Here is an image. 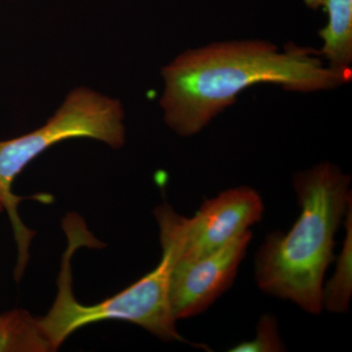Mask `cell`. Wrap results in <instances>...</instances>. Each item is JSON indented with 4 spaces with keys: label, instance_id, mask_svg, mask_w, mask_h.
<instances>
[{
    "label": "cell",
    "instance_id": "52a82bcc",
    "mask_svg": "<svg viewBox=\"0 0 352 352\" xmlns=\"http://www.w3.org/2000/svg\"><path fill=\"white\" fill-rule=\"evenodd\" d=\"M308 8H323L327 25L319 32L323 46L321 57L331 68L352 72V0H303Z\"/></svg>",
    "mask_w": 352,
    "mask_h": 352
},
{
    "label": "cell",
    "instance_id": "ba28073f",
    "mask_svg": "<svg viewBox=\"0 0 352 352\" xmlns=\"http://www.w3.org/2000/svg\"><path fill=\"white\" fill-rule=\"evenodd\" d=\"M55 351L39 317L28 310L13 309L0 314V352H52Z\"/></svg>",
    "mask_w": 352,
    "mask_h": 352
},
{
    "label": "cell",
    "instance_id": "5b68a950",
    "mask_svg": "<svg viewBox=\"0 0 352 352\" xmlns=\"http://www.w3.org/2000/svg\"><path fill=\"white\" fill-rule=\"evenodd\" d=\"M263 212L261 195L245 186L206 201L190 219L164 203L154 210L163 256L178 263L212 254L261 221Z\"/></svg>",
    "mask_w": 352,
    "mask_h": 352
},
{
    "label": "cell",
    "instance_id": "6da1fadb",
    "mask_svg": "<svg viewBox=\"0 0 352 352\" xmlns=\"http://www.w3.org/2000/svg\"><path fill=\"white\" fill-rule=\"evenodd\" d=\"M160 105L164 122L183 138L195 135L232 106L247 88L280 85L300 94L335 89L352 72L324 64L318 50L288 43L284 50L261 39L212 43L184 51L162 69Z\"/></svg>",
    "mask_w": 352,
    "mask_h": 352
},
{
    "label": "cell",
    "instance_id": "9c48e42d",
    "mask_svg": "<svg viewBox=\"0 0 352 352\" xmlns=\"http://www.w3.org/2000/svg\"><path fill=\"white\" fill-rule=\"evenodd\" d=\"M346 240L333 277L323 285L322 305L331 314H346L352 295V201L346 214Z\"/></svg>",
    "mask_w": 352,
    "mask_h": 352
},
{
    "label": "cell",
    "instance_id": "30bf717a",
    "mask_svg": "<svg viewBox=\"0 0 352 352\" xmlns=\"http://www.w3.org/2000/svg\"><path fill=\"white\" fill-rule=\"evenodd\" d=\"M285 346L280 338L277 319L273 315L266 314L261 317L256 328L254 340L241 342L232 347V352H279L284 351Z\"/></svg>",
    "mask_w": 352,
    "mask_h": 352
},
{
    "label": "cell",
    "instance_id": "3957f363",
    "mask_svg": "<svg viewBox=\"0 0 352 352\" xmlns=\"http://www.w3.org/2000/svg\"><path fill=\"white\" fill-rule=\"evenodd\" d=\"M63 227L68 247L58 275L56 298L47 314L39 317L55 351L78 329L107 320L129 322L164 342H186L176 329L177 320L171 310L166 256H162L154 270L124 291L94 305H83L74 296L72 259L80 248H103V244L95 239L80 215L69 214Z\"/></svg>",
    "mask_w": 352,
    "mask_h": 352
},
{
    "label": "cell",
    "instance_id": "7a4b0ae2",
    "mask_svg": "<svg viewBox=\"0 0 352 352\" xmlns=\"http://www.w3.org/2000/svg\"><path fill=\"white\" fill-rule=\"evenodd\" d=\"M293 185L300 217L288 232L266 237L254 258V278L263 293L319 314L335 235L352 201L351 176L326 162L296 173Z\"/></svg>",
    "mask_w": 352,
    "mask_h": 352
},
{
    "label": "cell",
    "instance_id": "8fae6325",
    "mask_svg": "<svg viewBox=\"0 0 352 352\" xmlns=\"http://www.w3.org/2000/svg\"><path fill=\"white\" fill-rule=\"evenodd\" d=\"M2 210H3V207H2V204L0 203V212H1Z\"/></svg>",
    "mask_w": 352,
    "mask_h": 352
},
{
    "label": "cell",
    "instance_id": "8992f818",
    "mask_svg": "<svg viewBox=\"0 0 352 352\" xmlns=\"http://www.w3.org/2000/svg\"><path fill=\"white\" fill-rule=\"evenodd\" d=\"M251 240L252 232L247 230L207 256L168 263V295L176 320L201 314L230 288Z\"/></svg>",
    "mask_w": 352,
    "mask_h": 352
},
{
    "label": "cell",
    "instance_id": "277c9868",
    "mask_svg": "<svg viewBox=\"0 0 352 352\" xmlns=\"http://www.w3.org/2000/svg\"><path fill=\"white\" fill-rule=\"evenodd\" d=\"M124 111L118 99L87 87L72 90L45 124L9 140H0V203L6 210L17 247L14 278L20 282L30 258L34 231L25 226L18 208L25 197L13 193L14 180L39 155L68 139L90 138L113 149L126 143Z\"/></svg>",
    "mask_w": 352,
    "mask_h": 352
}]
</instances>
